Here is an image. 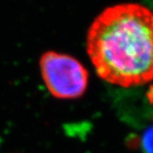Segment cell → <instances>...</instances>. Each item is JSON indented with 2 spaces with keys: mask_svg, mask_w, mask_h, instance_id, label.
Instances as JSON below:
<instances>
[{
  "mask_svg": "<svg viewBox=\"0 0 153 153\" xmlns=\"http://www.w3.org/2000/svg\"><path fill=\"white\" fill-rule=\"evenodd\" d=\"M87 52L101 78L121 87L153 79V12L137 4L106 8L92 22Z\"/></svg>",
  "mask_w": 153,
  "mask_h": 153,
  "instance_id": "cell-1",
  "label": "cell"
},
{
  "mask_svg": "<svg viewBox=\"0 0 153 153\" xmlns=\"http://www.w3.org/2000/svg\"><path fill=\"white\" fill-rule=\"evenodd\" d=\"M42 79L48 91L58 99H76L88 86V72L76 58L48 51L39 61Z\"/></svg>",
  "mask_w": 153,
  "mask_h": 153,
  "instance_id": "cell-2",
  "label": "cell"
},
{
  "mask_svg": "<svg viewBox=\"0 0 153 153\" xmlns=\"http://www.w3.org/2000/svg\"><path fill=\"white\" fill-rule=\"evenodd\" d=\"M142 114L146 116L142 117V120L149 121V123L146 124L139 135H132L128 137L127 145L130 148L138 149L141 153H153V108Z\"/></svg>",
  "mask_w": 153,
  "mask_h": 153,
  "instance_id": "cell-3",
  "label": "cell"
}]
</instances>
